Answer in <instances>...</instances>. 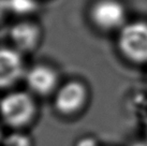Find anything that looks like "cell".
Here are the masks:
<instances>
[{
  "mask_svg": "<svg viewBox=\"0 0 147 146\" xmlns=\"http://www.w3.org/2000/svg\"><path fill=\"white\" fill-rule=\"evenodd\" d=\"M2 8L18 15H25L34 12L38 4L36 0H2Z\"/></svg>",
  "mask_w": 147,
  "mask_h": 146,
  "instance_id": "ba28073f",
  "label": "cell"
},
{
  "mask_svg": "<svg viewBox=\"0 0 147 146\" xmlns=\"http://www.w3.org/2000/svg\"><path fill=\"white\" fill-rule=\"evenodd\" d=\"M118 47L128 60L135 64L147 62V23L125 25L119 33Z\"/></svg>",
  "mask_w": 147,
  "mask_h": 146,
  "instance_id": "7a4b0ae2",
  "label": "cell"
},
{
  "mask_svg": "<svg viewBox=\"0 0 147 146\" xmlns=\"http://www.w3.org/2000/svg\"><path fill=\"white\" fill-rule=\"evenodd\" d=\"M75 146H98V143L96 139L91 137H86V138L80 139Z\"/></svg>",
  "mask_w": 147,
  "mask_h": 146,
  "instance_id": "30bf717a",
  "label": "cell"
},
{
  "mask_svg": "<svg viewBox=\"0 0 147 146\" xmlns=\"http://www.w3.org/2000/svg\"><path fill=\"white\" fill-rule=\"evenodd\" d=\"M9 36L18 51L29 52L37 46L40 39V29L33 23L21 22L11 27Z\"/></svg>",
  "mask_w": 147,
  "mask_h": 146,
  "instance_id": "52a82bcc",
  "label": "cell"
},
{
  "mask_svg": "<svg viewBox=\"0 0 147 146\" xmlns=\"http://www.w3.org/2000/svg\"><path fill=\"white\" fill-rule=\"evenodd\" d=\"M88 90L78 81L67 82L54 93V107L60 115L73 116L87 105Z\"/></svg>",
  "mask_w": 147,
  "mask_h": 146,
  "instance_id": "3957f363",
  "label": "cell"
},
{
  "mask_svg": "<svg viewBox=\"0 0 147 146\" xmlns=\"http://www.w3.org/2000/svg\"><path fill=\"white\" fill-rule=\"evenodd\" d=\"M26 74L24 64L17 49L3 47L0 52V85L9 88Z\"/></svg>",
  "mask_w": 147,
  "mask_h": 146,
  "instance_id": "8992f818",
  "label": "cell"
},
{
  "mask_svg": "<svg viewBox=\"0 0 147 146\" xmlns=\"http://www.w3.org/2000/svg\"><path fill=\"white\" fill-rule=\"evenodd\" d=\"M94 24L102 30H114L123 27L126 11L117 0H99L90 10Z\"/></svg>",
  "mask_w": 147,
  "mask_h": 146,
  "instance_id": "277c9868",
  "label": "cell"
},
{
  "mask_svg": "<svg viewBox=\"0 0 147 146\" xmlns=\"http://www.w3.org/2000/svg\"><path fill=\"white\" fill-rule=\"evenodd\" d=\"M37 111L34 98L26 91H11L1 100L3 122L12 129H22L31 124Z\"/></svg>",
  "mask_w": 147,
  "mask_h": 146,
  "instance_id": "6da1fadb",
  "label": "cell"
},
{
  "mask_svg": "<svg viewBox=\"0 0 147 146\" xmlns=\"http://www.w3.org/2000/svg\"><path fill=\"white\" fill-rule=\"evenodd\" d=\"M135 146H147V142L143 143V144H138V145H135Z\"/></svg>",
  "mask_w": 147,
  "mask_h": 146,
  "instance_id": "8fae6325",
  "label": "cell"
},
{
  "mask_svg": "<svg viewBox=\"0 0 147 146\" xmlns=\"http://www.w3.org/2000/svg\"><path fill=\"white\" fill-rule=\"evenodd\" d=\"M146 138H147V119H146Z\"/></svg>",
  "mask_w": 147,
  "mask_h": 146,
  "instance_id": "7c38bea8",
  "label": "cell"
},
{
  "mask_svg": "<svg viewBox=\"0 0 147 146\" xmlns=\"http://www.w3.org/2000/svg\"><path fill=\"white\" fill-rule=\"evenodd\" d=\"M3 146H31V141L27 135L20 132H14L5 137Z\"/></svg>",
  "mask_w": 147,
  "mask_h": 146,
  "instance_id": "9c48e42d",
  "label": "cell"
},
{
  "mask_svg": "<svg viewBox=\"0 0 147 146\" xmlns=\"http://www.w3.org/2000/svg\"><path fill=\"white\" fill-rule=\"evenodd\" d=\"M29 90L36 96L46 97L55 93L58 89L57 72L45 65L33 66L25 74Z\"/></svg>",
  "mask_w": 147,
  "mask_h": 146,
  "instance_id": "5b68a950",
  "label": "cell"
}]
</instances>
